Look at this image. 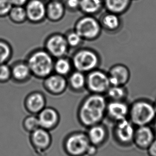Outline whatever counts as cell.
<instances>
[{"label":"cell","mask_w":156,"mask_h":156,"mask_svg":"<svg viewBox=\"0 0 156 156\" xmlns=\"http://www.w3.org/2000/svg\"><path fill=\"white\" fill-rule=\"evenodd\" d=\"M67 81L65 77L59 74L50 75L45 78L44 86L48 92L53 94H60L65 91Z\"/></svg>","instance_id":"16"},{"label":"cell","mask_w":156,"mask_h":156,"mask_svg":"<svg viewBox=\"0 0 156 156\" xmlns=\"http://www.w3.org/2000/svg\"><path fill=\"white\" fill-rule=\"evenodd\" d=\"M11 68V79L17 83L26 82L32 75L30 68L26 61H18Z\"/></svg>","instance_id":"18"},{"label":"cell","mask_w":156,"mask_h":156,"mask_svg":"<svg viewBox=\"0 0 156 156\" xmlns=\"http://www.w3.org/2000/svg\"><path fill=\"white\" fill-rule=\"evenodd\" d=\"M101 25L109 31L117 30L120 25V20L118 15L113 13H108L102 18Z\"/></svg>","instance_id":"22"},{"label":"cell","mask_w":156,"mask_h":156,"mask_svg":"<svg viewBox=\"0 0 156 156\" xmlns=\"http://www.w3.org/2000/svg\"><path fill=\"white\" fill-rule=\"evenodd\" d=\"M102 5L101 0H80V9L87 15H93L99 11Z\"/></svg>","instance_id":"23"},{"label":"cell","mask_w":156,"mask_h":156,"mask_svg":"<svg viewBox=\"0 0 156 156\" xmlns=\"http://www.w3.org/2000/svg\"><path fill=\"white\" fill-rule=\"evenodd\" d=\"M132 0H105V5L109 12L117 15L123 13L131 5Z\"/></svg>","instance_id":"21"},{"label":"cell","mask_w":156,"mask_h":156,"mask_svg":"<svg viewBox=\"0 0 156 156\" xmlns=\"http://www.w3.org/2000/svg\"><path fill=\"white\" fill-rule=\"evenodd\" d=\"M11 79V68L7 63L0 65V83H6Z\"/></svg>","instance_id":"31"},{"label":"cell","mask_w":156,"mask_h":156,"mask_svg":"<svg viewBox=\"0 0 156 156\" xmlns=\"http://www.w3.org/2000/svg\"><path fill=\"white\" fill-rule=\"evenodd\" d=\"M154 105H156V102H154Z\"/></svg>","instance_id":"38"},{"label":"cell","mask_w":156,"mask_h":156,"mask_svg":"<svg viewBox=\"0 0 156 156\" xmlns=\"http://www.w3.org/2000/svg\"><path fill=\"white\" fill-rule=\"evenodd\" d=\"M69 83L74 90L80 91L86 85V77L82 72L76 70L70 74Z\"/></svg>","instance_id":"25"},{"label":"cell","mask_w":156,"mask_h":156,"mask_svg":"<svg viewBox=\"0 0 156 156\" xmlns=\"http://www.w3.org/2000/svg\"><path fill=\"white\" fill-rule=\"evenodd\" d=\"M87 134L90 144L97 147L103 144L107 137L106 129L100 124L90 127Z\"/></svg>","instance_id":"19"},{"label":"cell","mask_w":156,"mask_h":156,"mask_svg":"<svg viewBox=\"0 0 156 156\" xmlns=\"http://www.w3.org/2000/svg\"><path fill=\"white\" fill-rule=\"evenodd\" d=\"M98 151V147L92 144L89 147L88 150L87 151V155L89 156H94L97 154Z\"/></svg>","instance_id":"35"},{"label":"cell","mask_w":156,"mask_h":156,"mask_svg":"<svg viewBox=\"0 0 156 156\" xmlns=\"http://www.w3.org/2000/svg\"><path fill=\"white\" fill-rule=\"evenodd\" d=\"M28 21L39 23L47 17L46 5L42 0H29L25 5Z\"/></svg>","instance_id":"12"},{"label":"cell","mask_w":156,"mask_h":156,"mask_svg":"<svg viewBox=\"0 0 156 156\" xmlns=\"http://www.w3.org/2000/svg\"><path fill=\"white\" fill-rule=\"evenodd\" d=\"M86 85L92 93L99 94L107 92L111 86L108 74L98 69L89 72L86 77Z\"/></svg>","instance_id":"7"},{"label":"cell","mask_w":156,"mask_h":156,"mask_svg":"<svg viewBox=\"0 0 156 156\" xmlns=\"http://www.w3.org/2000/svg\"><path fill=\"white\" fill-rule=\"evenodd\" d=\"M37 117L40 127L48 131L54 129L59 121V114L52 108L45 107L38 113Z\"/></svg>","instance_id":"14"},{"label":"cell","mask_w":156,"mask_h":156,"mask_svg":"<svg viewBox=\"0 0 156 156\" xmlns=\"http://www.w3.org/2000/svg\"><path fill=\"white\" fill-rule=\"evenodd\" d=\"M106 93L112 101H122L126 96L127 91L124 86H110Z\"/></svg>","instance_id":"27"},{"label":"cell","mask_w":156,"mask_h":156,"mask_svg":"<svg viewBox=\"0 0 156 156\" xmlns=\"http://www.w3.org/2000/svg\"><path fill=\"white\" fill-rule=\"evenodd\" d=\"M23 129L29 133H32L33 131L40 127L38 117L33 114L26 117L23 122Z\"/></svg>","instance_id":"29"},{"label":"cell","mask_w":156,"mask_h":156,"mask_svg":"<svg viewBox=\"0 0 156 156\" xmlns=\"http://www.w3.org/2000/svg\"><path fill=\"white\" fill-rule=\"evenodd\" d=\"M65 37L68 46L71 48L78 47L83 40L82 37L75 30L70 32Z\"/></svg>","instance_id":"30"},{"label":"cell","mask_w":156,"mask_h":156,"mask_svg":"<svg viewBox=\"0 0 156 156\" xmlns=\"http://www.w3.org/2000/svg\"><path fill=\"white\" fill-rule=\"evenodd\" d=\"M80 0H67L66 5L70 10H75L80 9Z\"/></svg>","instance_id":"33"},{"label":"cell","mask_w":156,"mask_h":156,"mask_svg":"<svg viewBox=\"0 0 156 156\" xmlns=\"http://www.w3.org/2000/svg\"><path fill=\"white\" fill-rule=\"evenodd\" d=\"M46 51L52 57L57 58L65 56L69 46L65 36L61 34H54L50 36L46 42Z\"/></svg>","instance_id":"9"},{"label":"cell","mask_w":156,"mask_h":156,"mask_svg":"<svg viewBox=\"0 0 156 156\" xmlns=\"http://www.w3.org/2000/svg\"><path fill=\"white\" fill-rule=\"evenodd\" d=\"M46 99L42 93L35 92L27 96L25 100L26 109L32 114H38L45 107Z\"/></svg>","instance_id":"17"},{"label":"cell","mask_w":156,"mask_h":156,"mask_svg":"<svg viewBox=\"0 0 156 156\" xmlns=\"http://www.w3.org/2000/svg\"><path fill=\"white\" fill-rule=\"evenodd\" d=\"M107 101L102 94H94L85 99L78 111V118L85 126L99 124L103 119L107 109Z\"/></svg>","instance_id":"1"},{"label":"cell","mask_w":156,"mask_h":156,"mask_svg":"<svg viewBox=\"0 0 156 156\" xmlns=\"http://www.w3.org/2000/svg\"><path fill=\"white\" fill-rule=\"evenodd\" d=\"M111 86H124L130 78V72L126 66L122 65L114 66L108 74Z\"/></svg>","instance_id":"13"},{"label":"cell","mask_w":156,"mask_h":156,"mask_svg":"<svg viewBox=\"0 0 156 156\" xmlns=\"http://www.w3.org/2000/svg\"><path fill=\"white\" fill-rule=\"evenodd\" d=\"M106 112L110 118L119 122L127 119L129 115V107L123 101H112L107 104Z\"/></svg>","instance_id":"15"},{"label":"cell","mask_w":156,"mask_h":156,"mask_svg":"<svg viewBox=\"0 0 156 156\" xmlns=\"http://www.w3.org/2000/svg\"><path fill=\"white\" fill-rule=\"evenodd\" d=\"M72 62L65 57L58 58L54 64V70L56 74L65 76L70 73L72 68Z\"/></svg>","instance_id":"26"},{"label":"cell","mask_w":156,"mask_h":156,"mask_svg":"<svg viewBox=\"0 0 156 156\" xmlns=\"http://www.w3.org/2000/svg\"><path fill=\"white\" fill-rule=\"evenodd\" d=\"M101 27L97 19L88 16L83 17L77 22L75 30L83 40H93L99 36Z\"/></svg>","instance_id":"6"},{"label":"cell","mask_w":156,"mask_h":156,"mask_svg":"<svg viewBox=\"0 0 156 156\" xmlns=\"http://www.w3.org/2000/svg\"><path fill=\"white\" fill-rule=\"evenodd\" d=\"M50 1H55V0H50Z\"/></svg>","instance_id":"39"},{"label":"cell","mask_w":156,"mask_h":156,"mask_svg":"<svg viewBox=\"0 0 156 156\" xmlns=\"http://www.w3.org/2000/svg\"><path fill=\"white\" fill-rule=\"evenodd\" d=\"M47 17L51 21L60 20L65 15V6L58 0L51 1L46 6Z\"/></svg>","instance_id":"20"},{"label":"cell","mask_w":156,"mask_h":156,"mask_svg":"<svg viewBox=\"0 0 156 156\" xmlns=\"http://www.w3.org/2000/svg\"><path fill=\"white\" fill-rule=\"evenodd\" d=\"M90 145L87 134L75 132L66 139L64 149L69 156H84Z\"/></svg>","instance_id":"4"},{"label":"cell","mask_w":156,"mask_h":156,"mask_svg":"<svg viewBox=\"0 0 156 156\" xmlns=\"http://www.w3.org/2000/svg\"><path fill=\"white\" fill-rule=\"evenodd\" d=\"M12 48L6 41L0 39V65L7 63L12 56Z\"/></svg>","instance_id":"28"},{"label":"cell","mask_w":156,"mask_h":156,"mask_svg":"<svg viewBox=\"0 0 156 156\" xmlns=\"http://www.w3.org/2000/svg\"><path fill=\"white\" fill-rule=\"evenodd\" d=\"M129 116L135 126L150 125L156 117V105L148 99L137 100L129 107Z\"/></svg>","instance_id":"2"},{"label":"cell","mask_w":156,"mask_h":156,"mask_svg":"<svg viewBox=\"0 0 156 156\" xmlns=\"http://www.w3.org/2000/svg\"><path fill=\"white\" fill-rule=\"evenodd\" d=\"M149 156H156V138L147 150Z\"/></svg>","instance_id":"34"},{"label":"cell","mask_w":156,"mask_h":156,"mask_svg":"<svg viewBox=\"0 0 156 156\" xmlns=\"http://www.w3.org/2000/svg\"><path fill=\"white\" fill-rule=\"evenodd\" d=\"M156 139V134L150 125L137 127L135 129L133 144L142 150H147Z\"/></svg>","instance_id":"11"},{"label":"cell","mask_w":156,"mask_h":156,"mask_svg":"<svg viewBox=\"0 0 156 156\" xmlns=\"http://www.w3.org/2000/svg\"><path fill=\"white\" fill-rule=\"evenodd\" d=\"M13 6H25L29 0H10Z\"/></svg>","instance_id":"36"},{"label":"cell","mask_w":156,"mask_h":156,"mask_svg":"<svg viewBox=\"0 0 156 156\" xmlns=\"http://www.w3.org/2000/svg\"><path fill=\"white\" fill-rule=\"evenodd\" d=\"M30 141L35 151L42 154L51 146L52 138L48 130L40 127L30 133Z\"/></svg>","instance_id":"10"},{"label":"cell","mask_w":156,"mask_h":156,"mask_svg":"<svg viewBox=\"0 0 156 156\" xmlns=\"http://www.w3.org/2000/svg\"><path fill=\"white\" fill-rule=\"evenodd\" d=\"M152 124H153V127H152V128L154 129V133L156 134V117L155 118V119H154V122L152 123Z\"/></svg>","instance_id":"37"},{"label":"cell","mask_w":156,"mask_h":156,"mask_svg":"<svg viewBox=\"0 0 156 156\" xmlns=\"http://www.w3.org/2000/svg\"><path fill=\"white\" fill-rule=\"evenodd\" d=\"M13 23L21 24L27 20L25 6H13L8 16Z\"/></svg>","instance_id":"24"},{"label":"cell","mask_w":156,"mask_h":156,"mask_svg":"<svg viewBox=\"0 0 156 156\" xmlns=\"http://www.w3.org/2000/svg\"><path fill=\"white\" fill-rule=\"evenodd\" d=\"M135 129L134 125L127 119L117 122L115 129V137L122 146H128L133 144Z\"/></svg>","instance_id":"8"},{"label":"cell","mask_w":156,"mask_h":156,"mask_svg":"<svg viewBox=\"0 0 156 156\" xmlns=\"http://www.w3.org/2000/svg\"><path fill=\"white\" fill-rule=\"evenodd\" d=\"M26 62L32 75L38 78H45L54 70L53 57L46 50H38L33 52Z\"/></svg>","instance_id":"3"},{"label":"cell","mask_w":156,"mask_h":156,"mask_svg":"<svg viewBox=\"0 0 156 156\" xmlns=\"http://www.w3.org/2000/svg\"><path fill=\"white\" fill-rule=\"evenodd\" d=\"M99 63V58L97 54L89 49L77 51L72 60V65L75 69L83 73L95 70Z\"/></svg>","instance_id":"5"},{"label":"cell","mask_w":156,"mask_h":156,"mask_svg":"<svg viewBox=\"0 0 156 156\" xmlns=\"http://www.w3.org/2000/svg\"><path fill=\"white\" fill-rule=\"evenodd\" d=\"M13 6L10 0H0V18L8 17Z\"/></svg>","instance_id":"32"}]
</instances>
